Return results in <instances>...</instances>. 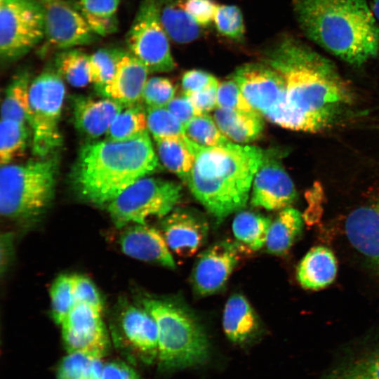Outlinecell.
<instances>
[{
	"label": "cell",
	"mask_w": 379,
	"mask_h": 379,
	"mask_svg": "<svg viewBox=\"0 0 379 379\" xmlns=\"http://www.w3.org/2000/svg\"><path fill=\"white\" fill-rule=\"evenodd\" d=\"M265 62L284 81L282 128L324 131L336 124L353 103V93L335 66L297 40H281L267 53Z\"/></svg>",
	"instance_id": "cell-1"
},
{
	"label": "cell",
	"mask_w": 379,
	"mask_h": 379,
	"mask_svg": "<svg viewBox=\"0 0 379 379\" xmlns=\"http://www.w3.org/2000/svg\"><path fill=\"white\" fill-rule=\"evenodd\" d=\"M191 146L194 161L185 183L220 223L246 206L266 152L232 141L222 146L203 147L191 140Z\"/></svg>",
	"instance_id": "cell-2"
},
{
	"label": "cell",
	"mask_w": 379,
	"mask_h": 379,
	"mask_svg": "<svg viewBox=\"0 0 379 379\" xmlns=\"http://www.w3.org/2000/svg\"><path fill=\"white\" fill-rule=\"evenodd\" d=\"M159 167L148 131L126 141H97L84 145L71 173L84 200L102 207L137 180Z\"/></svg>",
	"instance_id": "cell-3"
},
{
	"label": "cell",
	"mask_w": 379,
	"mask_h": 379,
	"mask_svg": "<svg viewBox=\"0 0 379 379\" xmlns=\"http://www.w3.org/2000/svg\"><path fill=\"white\" fill-rule=\"evenodd\" d=\"M305 35L343 61L360 66L379 53V27L366 0H294Z\"/></svg>",
	"instance_id": "cell-4"
},
{
	"label": "cell",
	"mask_w": 379,
	"mask_h": 379,
	"mask_svg": "<svg viewBox=\"0 0 379 379\" xmlns=\"http://www.w3.org/2000/svg\"><path fill=\"white\" fill-rule=\"evenodd\" d=\"M142 307L154 318L158 331V362L163 371H175L204 362L209 353L205 331L195 315L170 299L146 297Z\"/></svg>",
	"instance_id": "cell-5"
},
{
	"label": "cell",
	"mask_w": 379,
	"mask_h": 379,
	"mask_svg": "<svg viewBox=\"0 0 379 379\" xmlns=\"http://www.w3.org/2000/svg\"><path fill=\"white\" fill-rule=\"evenodd\" d=\"M58 164V157L53 154L22 164L1 166V215L21 222L41 216L54 197Z\"/></svg>",
	"instance_id": "cell-6"
},
{
	"label": "cell",
	"mask_w": 379,
	"mask_h": 379,
	"mask_svg": "<svg viewBox=\"0 0 379 379\" xmlns=\"http://www.w3.org/2000/svg\"><path fill=\"white\" fill-rule=\"evenodd\" d=\"M182 196L181 185L173 181L144 177L119 194L105 207L118 229L147 224L163 218L174 209Z\"/></svg>",
	"instance_id": "cell-7"
},
{
	"label": "cell",
	"mask_w": 379,
	"mask_h": 379,
	"mask_svg": "<svg viewBox=\"0 0 379 379\" xmlns=\"http://www.w3.org/2000/svg\"><path fill=\"white\" fill-rule=\"evenodd\" d=\"M65 93L56 69L43 72L30 84L27 123L32 132V152L38 158L53 154L62 145L59 123Z\"/></svg>",
	"instance_id": "cell-8"
},
{
	"label": "cell",
	"mask_w": 379,
	"mask_h": 379,
	"mask_svg": "<svg viewBox=\"0 0 379 379\" xmlns=\"http://www.w3.org/2000/svg\"><path fill=\"white\" fill-rule=\"evenodd\" d=\"M44 39V18L39 0H0V56L12 62Z\"/></svg>",
	"instance_id": "cell-9"
},
{
	"label": "cell",
	"mask_w": 379,
	"mask_h": 379,
	"mask_svg": "<svg viewBox=\"0 0 379 379\" xmlns=\"http://www.w3.org/2000/svg\"><path fill=\"white\" fill-rule=\"evenodd\" d=\"M125 41L128 51L149 72H166L175 67L160 20L159 0H141Z\"/></svg>",
	"instance_id": "cell-10"
},
{
	"label": "cell",
	"mask_w": 379,
	"mask_h": 379,
	"mask_svg": "<svg viewBox=\"0 0 379 379\" xmlns=\"http://www.w3.org/2000/svg\"><path fill=\"white\" fill-rule=\"evenodd\" d=\"M233 79L255 111L280 124L284 107V81L267 63H248L238 67Z\"/></svg>",
	"instance_id": "cell-11"
},
{
	"label": "cell",
	"mask_w": 379,
	"mask_h": 379,
	"mask_svg": "<svg viewBox=\"0 0 379 379\" xmlns=\"http://www.w3.org/2000/svg\"><path fill=\"white\" fill-rule=\"evenodd\" d=\"M44 18V39L57 49L91 44L99 36L76 8L66 0H39Z\"/></svg>",
	"instance_id": "cell-12"
},
{
	"label": "cell",
	"mask_w": 379,
	"mask_h": 379,
	"mask_svg": "<svg viewBox=\"0 0 379 379\" xmlns=\"http://www.w3.org/2000/svg\"><path fill=\"white\" fill-rule=\"evenodd\" d=\"M100 312L84 304H76L60 325L67 352H83L104 358L109 340Z\"/></svg>",
	"instance_id": "cell-13"
},
{
	"label": "cell",
	"mask_w": 379,
	"mask_h": 379,
	"mask_svg": "<svg viewBox=\"0 0 379 379\" xmlns=\"http://www.w3.org/2000/svg\"><path fill=\"white\" fill-rule=\"evenodd\" d=\"M117 341L128 359L151 364L158 360L159 340L157 324L142 307L126 306L119 318Z\"/></svg>",
	"instance_id": "cell-14"
},
{
	"label": "cell",
	"mask_w": 379,
	"mask_h": 379,
	"mask_svg": "<svg viewBox=\"0 0 379 379\" xmlns=\"http://www.w3.org/2000/svg\"><path fill=\"white\" fill-rule=\"evenodd\" d=\"M238 242L218 241L199 256L192 273L194 292L201 296L212 295L221 290L240 260Z\"/></svg>",
	"instance_id": "cell-15"
},
{
	"label": "cell",
	"mask_w": 379,
	"mask_h": 379,
	"mask_svg": "<svg viewBox=\"0 0 379 379\" xmlns=\"http://www.w3.org/2000/svg\"><path fill=\"white\" fill-rule=\"evenodd\" d=\"M296 197L293 182L279 159L266 152L253 180L251 204L268 211H277L289 207Z\"/></svg>",
	"instance_id": "cell-16"
},
{
	"label": "cell",
	"mask_w": 379,
	"mask_h": 379,
	"mask_svg": "<svg viewBox=\"0 0 379 379\" xmlns=\"http://www.w3.org/2000/svg\"><path fill=\"white\" fill-rule=\"evenodd\" d=\"M161 232L171 251L187 258L194 255L205 244L208 224L196 212L176 208L162 218Z\"/></svg>",
	"instance_id": "cell-17"
},
{
	"label": "cell",
	"mask_w": 379,
	"mask_h": 379,
	"mask_svg": "<svg viewBox=\"0 0 379 379\" xmlns=\"http://www.w3.org/2000/svg\"><path fill=\"white\" fill-rule=\"evenodd\" d=\"M118 243L128 257L174 268L175 263L160 231L147 224H132L121 229Z\"/></svg>",
	"instance_id": "cell-18"
},
{
	"label": "cell",
	"mask_w": 379,
	"mask_h": 379,
	"mask_svg": "<svg viewBox=\"0 0 379 379\" xmlns=\"http://www.w3.org/2000/svg\"><path fill=\"white\" fill-rule=\"evenodd\" d=\"M345 232L351 245L379 269V191L348 215Z\"/></svg>",
	"instance_id": "cell-19"
},
{
	"label": "cell",
	"mask_w": 379,
	"mask_h": 379,
	"mask_svg": "<svg viewBox=\"0 0 379 379\" xmlns=\"http://www.w3.org/2000/svg\"><path fill=\"white\" fill-rule=\"evenodd\" d=\"M149 72L138 58L124 51L112 79L100 93L123 107L140 105Z\"/></svg>",
	"instance_id": "cell-20"
},
{
	"label": "cell",
	"mask_w": 379,
	"mask_h": 379,
	"mask_svg": "<svg viewBox=\"0 0 379 379\" xmlns=\"http://www.w3.org/2000/svg\"><path fill=\"white\" fill-rule=\"evenodd\" d=\"M124 107L120 103L108 98L94 99L79 95L72 99L76 128L84 135L93 139L106 134L112 121Z\"/></svg>",
	"instance_id": "cell-21"
},
{
	"label": "cell",
	"mask_w": 379,
	"mask_h": 379,
	"mask_svg": "<svg viewBox=\"0 0 379 379\" xmlns=\"http://www.w3.org/2000/svg\"><path fill=\"white\" fill-rule=\"evenodd\" d=\"M260 321L248 300L241 294L231 295L226 302L222 327L227 338L239 345L253 340L259 333Z\"/></svg>",
	"instance_id": "cell-22"
},
{
	"label": "cell",
	"mask_w": 379,
	"mask_h": 379,
	"mask_svg": "<svg viewBox=\"0 0 379 379\" xmlns=\"http://www.w3.org/2000/svg\"><path fill=\"white\" fill-rule=\"evenodd\" d=\"M338 264L333 252L318 246L312 248L302 258L296 271V278L305 289L317 291L331 285L335 280Z\"/></svg>",
	"instance_id": "cell-23"
},
{
	"label": "cell",
	"mask_w": 379,
	"mask_h": 379,
	"mask_svg": "<svg viewBox=\"0 0 379 379\" xmlns=\"http://www.w3.org/2000/svg\"><path fill=\"white\" fill-rule=\"evenodd\" d=\"M214 120L222 133L231 141L248 143L261 136L264 130L262 115L257 112H245L217 107Z\"/></svg>",
	"instance_id": "cell-24"
},
{
	"label": "cell",
	"mask_w": 379,
	"mask_h": 379,
	"mask_svg": "<svg viewBox=\"0 0 379 379\" xmlns=\"http://www.w3.org/2000/svg\"><path fill=\"white\" fill-rule=\"evenodd\" d=\"M303 227L299 211L290 206L281 210L270 225L265 246L267 251L275 255L286 254L301 235Z\"/></svg>",
	"instance_id": "cell-25"
},
{
	"label": "cell",
	"mask_w": 379,
	"mask_h": 379,
	"mask_svg": "<svg viewBox=\"0 0 379 379\" xmlns=\"http://www.w3.org/2000/svg\"><path fill=\"white\" fill-rule=\"evenodd\" d=\"M321 379H379V344L337 361Z\"/></svg>",
	"instance_id": "cell-26"
},
{
	"label": "cell",
	"mask_w": 379,
	"mask_h": 379,
	"mask_svg": "<svg viewBox=\"0 0 379 379\" xmlns=\"http://www.w3.org/2000/svg\"><path fill=\"white\" fill-rule=\"evenodd\" d=\"M159 15L164 30L173 41L187 44L199 36L200 26L184 9L182 0H159Z\"/></svg>",
	"instance_id": "cell-27"
},
{
	"label": "cell",
	"mask_w": 379,
	"mask_h": 379,
	"mask_svg": "<svg viewBox=\"0 0 379 379\" xmlns=\"http://www.w3.org/2000/svg\"><path fill=\"white\" fill-rule=\"evenodd\" d=\"M98 36L117 31L120 0H69Z\"/></svg>",
	"instance_id": "cell-28"
},
{
	"label": "cell",
	"mask_w": 379,
	"mask_h": 379,
	"mask_svg": "<svg viewBox=\"0 0 379 379\" xmlns=\"http://www.w3.org/2000/svg\"><path fill=\"white\" fill-rule=\"evenodd\" d=\"M155 141L161 163L168 171L186 182L194 161L191 140L183 135Z\"/></svg>",
	"instance_id": "cell-29"
},
{
	"label": "cell",
	"mask_w": 379,
	"mask_h": 379,
	"mask_svg": "<svg viewBox=\"0 0 379 379\" xmlns=\"http://www.w3.org/2000/svg\"><path fill=\"white\" fill-rule=\"evenodd\" d=\"M270 218L252 211H240L232 222V232L242 247L255 251L265 246Z\"/></svg>",
	"instance_id": "cell-30"
},
{
	"label": "cell",
	"mask_w": 379,
	"mask_h": 379,
	"mask_svg": "<svg viewBox=\"0 0 379 379\" xmlns=\"http://www.w3.org/2000/svg\"><path fill=\"white\" fill-rule=\"evenodd\" d=\"M29 74H18L6 89L1 102V119H13L23 124L27 123L29 106Z\"/></svg>",
	"instance_id": "cell-31"
},
{
	"label": "cell",
	"mask_w": 379,
	"mask_h": 379,
	"mask_svg": "<svg viewBox=\"0 0 379 379\" xmlns=\"http://www.w3.org/2000/svg\"><path fill=\"white\" fill-rule=\"evenodd\" d=\"M146 111L140 105L124 107L112 121L105 140L126 141L147 131Z\"/></svg>",
	"instance_id": "cell-32"
},
{
	"label": "cell",
	"mask_w": 379,
	"mask_h": 379,
	"mask_svg": "<svg viewBox=\"0 0 379 379\" xmlns=\"http://www.w3.org/2000/svg\"><path fill=\"white\" fill-rule=\"evenodd\" d=\"M56 70L72 86L84 87L91 83L89 55L77 48L60 51L55 57Z\"/></svg>",
	"instance_id": "cell-33"
},
{
	"label": "cell",
	"mask_w": 379,
	"mask_h": 379,
	"mask_svg": "<svg viewBox=\"0 0 379 379\" xmlns=\"http://www.w3.org/2000/svg\"><path fill=\"white\" fill-rule=\"evenodd\" d=\"M103 358L83 352H67L57 369V379H101Z\"/></svg>",
	"instance_id": "cell-34"
},
{
	"label": "cell",
	"mask_w": 379,
	"mask_h": 379,
	"mask_svg": "<svg viewBox=\"0 0 379 379\" xmlns=\"http://www.w3.org/2000/svg\"><path fill=\"white\" fill-rule=\"evenodd\" d=\"M124 51L119 48H103L89 55L91 83L100 93L112 79Z\"/></svg>",
	"instance_id": "cell-35"
},
{
	"label": "cell",
	"mask_w": 379,
	"mask_h": 379,
	"mask_svg": "<svg viewBox=\"0 0 379 379\" xmlns=\"http://www.w3.org/2000/svg\"><path fill=\"white\" fill-rule=\"evenodd\" d=\"M27 140L26 124L13 119H1L0 123V163L8 164L23 152Z\"/></svg>",
	"instance_id": "cell-36"
},
{
	"label": "cell",
	"mask_w": 379,
	"mask_h": 379,
	"mask_svg": "<svg viewBox=\"0 0 379 379\" xmlns=\"http://www.w3.org/2000/svg\"><path fill=\"white\" fill-rule=\"evenodd\" d=\"M185 135L203 147H218L231 140L220 131L214 119L208 114L197 115L185 125Z\"/></svg>",
	"instance_id": "cell-37"
},
{
	"label": "cell",
	"mask_w": 379,
	"mask_h": 379,
	"mask_svg": "<svg viewBox=\"0 0 379 379\" xmlns=\"http://www.w3.org/2000/svg\"><path fill=\"white\" fill-rule=\"evenodd\" d=\"M50 298L52 318L57 324L60 325L76 305L73 274L59 275L51 284Z\"/></svg>",
	"instance_id": "cell-38"
},
{
	"label": "cell",
	"mask_w": 379,
	"mask_h": 379,
	"mask_svg": "<svg viewBox=\"0 0 379 379\" xmlns=\"http://www.w3.org/2000/svg\"><path fill=\"white\" fill-rule=\"evenodd\" d=\"M146 116L154 140L185 135V126L166 107L147 108Z\"/></svg>",
	"instance_id": "cell-39"
},
{
	"label": "cell",
	"mask_w": 379,
	"mask_h": 379,
	"mask_svg": "<svg viewBox=\"0 0 379 379\" xmlns=\"http://www.w3.org/2000/svg\"><path fill=\"white\" fill-rule=\"evenodd\" d=\"M218 32L236 41L244 38L245 28L240 9L234 5H218L213 19Z\"/></svg>",
	"instance_id": "cell-40"
},
{
	"label": "cell",
	"mask_w": 379,
	"mask_h": 379,
	"mask_svg": "<svg viewBox=\"0 0 379 379\" xmlns=\"http://www.w3.org/2000/svg\"><path fill=\"white\" fill-rule=\"evenodd\" d=\"M175 89L167 78L154 77L147 79L143 89L142 101L147 108L164 107L174 98Z\"/></svg>",
	"instance_id": "cell-41"
},
{
	"label": "cell",
	"mask_w": 379,
	"mask_h": 379,
	"mask_svg": "<svg viewBox=\"0 0 379 379\" xmlns=\"http://www.w3.org/2000/svg\"><path fill=\"white\" fill-rule=\"evenodd\" d=\"M217 107L245 112L255 111L234 79L219 84L217 92Z\"/></svg>",
	"instance_id": "cell-42"
},
{
	"label": "cell",
	"mask_w": 379,
	"mask_h": 379,
	"mask_svg": "<svg viewBox=\"0 0 379 379\" xmlns=\"http://www.w3.org/2000/svg\"><path fill=\"white\" fill-rule=\"evenodd\" d=\"M73 291L76 304L87 305L102 312V301L94 283L88 277L73 275Z\"/></svg>",
	"instance_id": "cell-43"
},
{
	"label": "cell",
	"mask_w": 379,
	"mask_h": 379,
	"mask_svg": "<svg viewBox=\"0 0 379 379\" xmlns=\"http://www.w3.org/2000/svg\"><path fill=\"white\" fill-rule=\"evenodd\" d=\"M182 4L200 27H206L213 22L218 6L213 0H182Z\"/></svg>",
	"instance_id": "cell-44"
},
{
	"label": "cell",
	"mask_w": 379,
	"mask_h": 379,
	"mask_svg": "<svg viewBox=\"0 0 379 379\" xmlns=\"http://www.w3.org/2000/svg\"><path fill=\"white\" fill-rule=\"evenodd\" d=\"M218 85L219 82L213 75L203 70H189L185 72L182 77V88L184 94Z\"/></svg>",
	"instance_id": "cell-45"
},
{
	"label": "cell",
	"mask_w": 379,
	"mask_h": 379,
	"mask_svg": "<svg viewBox=\"0 0 379 379\" xmlns=\"http://www.w3.org/2000/svg\"><path fill=\"white\" fill-rule=\"evenodd\" d=\"M218 86L185 94L190 99L197 115L208 114L217 107V92Z\"/></svg>",
	"instance_id": "cell-46"
},
{
	"label": "cell",
	"mask_w": 379,
	"mask_h": 379,
	"mask_svg": "<svg viewBox=\"0 0 379 379\" xmlns=\"http://www.w3.org/2000/svg\"><path fill=\"white\" fill-rule=\"evenodd\" d=\"M101 379H142V378L129 364L114 359L104 363Z\"/></svg>",
	"instance_id": "cell-47"
},
{
	"label": "cell",
	"mask_w": 379,
	"mask_h": 379,
	"mask_svg": "<svg viewBox=\"0 0 379 379\" xmlns=\"http://www.w3.org/2000/svg\"><path fill=\"white\" fill-rule=\"evenodd\" d=\"M185 126L197 114L189 98L182 95L174 97L166 107Z\"/></svg>",
	"instance_id": "cell-48"
},
{
	"label": "cell",
	"mask_w": 379,
	"mask_h": 379,
	"mask_svg": "<svg viewBox=\"0 0 379 379\" xmlns=\"http://www.w3.org/2000/svg\"><path fill=\"white\" fill-rule=\"evenodd\" d=\"M13 236L11 234L6 233L2 234L1 237V248H4L5 250H1V272L8 265V261L9 259V254L11 252L9 248L12 244Z\"/></svg>",
	"instance_id": "cell-49"
},
{
	"label": "cell",
	"mask_w": 379,
	"mask_h": 379,
	"mask_svg": "<svg viewBox=\"0 0 379 379\" xmlns=\"http://www.w3.org/2000/svg\"><path fill=\"white\" fill-rule=\"evenodd\" d=\"M370 6L375 18L379 21V0H372Z\"/></svg>",
	"instance_id": "cell-50"
}]
</instances>
